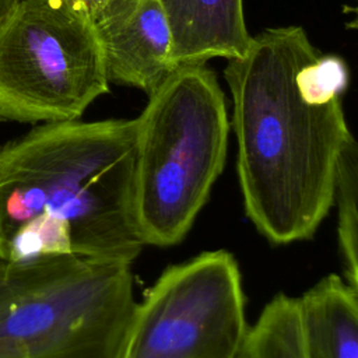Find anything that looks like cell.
Segmentation results:
<instances>
[{
  "instance_id": "cell-1",
  "label": "cell",
  "mask_w": 358,
  "mask_h": 358,
  "mask_svg": "<svg viewBox=\"0 0 358 358\" xmlns=\"http://www.w3.org/2000/svg\"><path fill=\"white\" fill-rule=\"evenodd\" d=\"M224 76L249 220L277 245L309 239L333 206L337 162L354 140L341 102L345 62L322 55L302 27H277L253 36Z\"/></svg>"
},
{
  "instance_id": "cell-2",
  "label": "cell",
  "mask_w": 358,
  "mask_h": 358,
  "mask_svg": "<svg viewBox=\"0 0 358 358\" xmlns=\"http://www.w3.org/2000/svg\"><path fill=\"white\" fill-rule=\"evenodd\" d=\"M136 119L49 122L0 147V249L38 215L69 224L73 253L131 264L145 245L136 210Z\"/></svg>"
},
{
  "instance_id": "cell-3",
  "label": "cell",
  "mask_w": 358,
  "mask_h": 358,
  "mask_svg": "<svg viewBox=\"0 0 358 358\" xmlns=\"http://www.w3.org/2000/svg\"><path fill=\"white\" fill-rule=\"evenodd\" d=\"M136 306L127 263L0 259V358H126Z\"/></svg>"
},
{
  "instance_id": "cell-4",
  "label": "cell",
  "mask_w": 358,
  "mask_h": 358,
  "mask_svg": "<svg viewBox=\"0 0 358 358\" xmlns=\"http://www.w3.org/2000/svg\"><path fill=\"white\" fill-rule=\"evenodd\" d=\"M136 210L145 245L180 242L225 165V95L204 64L179 67L137 117Z\"/></svg>"
},
{
  "instance_id": "cell-5",
  "label": "cell",
  "mask_w": 358,
  "mask_h": 358,
  "mask_svg": "<svg viewBox=\"0 0 358 358\" xmlns=\"http://www.w3.org/2000/svg\"><path fill=\"white\" fill-rule=\"evenodd\" d=\"M106 92L92 20L67 0H17L0 22V120H77Z\"/></svg>"
},
{
  "instance_id": "cell-6",
  "label": "cell",
  "mask_w": 358,
  "mask_h": 358,
  "mask_svg": "<svg viewBox=\"0 0 358 358\" xmlns=\"http://www.w3.org/2000/svg\"><path fill=\"white\" fill-rule=\"evenodd\" d=\"M248 333L235 257L204 252L168 267L137 302L126 358H243Z\"/></svg>"
},
{
  "instance_id": "cell-7",
  "label": "cell",
  "mask_w": 358,
  "mask_h": 358,
  "mask_svg": "<svg viewBox=\"0 0 358 358\" xmlns=\"http://www.w3.org/2000/svg\"><path fill=\"white\" fill-rule=\"evenodd\" d=\"M106 78L152 95L179 67L159 0H110L92 20Z\"/></svg>"
},
{
  "instance_id": "cell-8",
  "label": "cell",
  "mask_w": 358,
  "mask_h": 358,
  "mask_svg": "<svg viewBox=\"0 0 358 358\" xmlns=\"http://www.w3.org/2000/svg\"><path fill=\"white\" fill-rule=\"evenodd\" d=\"M172 29L178 67L245 55L252 42L243 0H159Z\"/></svg>"
},
{
  "instance_id": "cell-9",
  "label": "cell",
  "mask_w": 358,
  "mask_h": 358,
  "mask_svg": "<svg viewBox=\"0 0 358 358\" xmlns=\"http://www.w3.org/2000/svg\"><path fill=\"white\" fill-rule=\"evenodd\" d=\"M306 358H358V291L329 274L298 298Z\"/></svg>"
},
{
  "instance_id": "cell-10",
  "label": "cell",
  "mask_w": 358,
  "mask_h": 358,
  "mask_svg": "<svg viewBox=\"0 0 358 358\" xmlns=\"http://www.w3.org/2000/svg\"><path fill=\"white\" fill-rule=\"evenodd\" d=\"M243 358H306L298 299L275 295L249 327Z\"/></svg>"
},
{
  "instance_id": "cell-11",
  "label": "cell",
  "mask_w": 358,
  "mask_h": 358,
  "mask_svg": "<svg viewBox=\"0 0 358 358\" xmlns=\"http://www.w3.org/2000/svg\"><path fill=\"white\" fill-rule=\"evenodd\" d=\"M358 147L351 140L340 154L334 185L333 200L337 208V239L343 262L344 280L358 291Z\"/></svg>"
},
{
  "instance_id": "cell-12",
  "label": "cell",
  "mask_w": 358,
  "mask_h": 358,
  "mask_svg": "<svg viewBox=\"0 0 358 358\" xmlns=\"http://www.w3.org/2000/svg\"><path fill=\"white\" fill-rule=\"evenodd\" d=\"M73 7L85 13L91 20H94L98 13L110 1V0H67Z\"/></svg>"
},
{
  "instance_id": "cell-13",
  "label": "cell",
  "mask_w": 358,
  "mask_h": 358,
  "mask_svg": "<svg viewBox=\"0 0 358 358\" xmlns=\"http://www.w3.org/2000/svg\"><path fill=\"white\" fill-rule=\"evenodd\" d=\"M17 0H0V15L6 14Z\"/></svg>"
}]
</instances>
